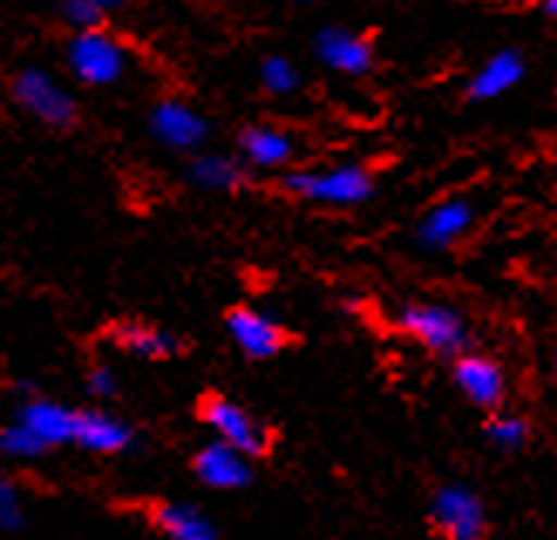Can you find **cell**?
I'll use <instances>...</instances> for the list:
<instances>
[{"label": "cell", "mask_w": 557, "mask_h": 540, "mask_svg": "<svg viewBox=\"0 0 557 540\" xmlns=\"http://www.w3.org/2000/svg\"><path fill=\"white\" fill-rule=\"evenodd\" d=\"M429 524L442 540H486L490 533V514L476 490L459 487H438L429 503Z\"/></svg>", "instance_id": "cell-4"}, {"label": "cell", "mask_w": 557, "mask_h": 540, "mask_svg": "<svg viewBox=\"0 0 557 540\" xmlns=\"http://www.w3.org/2000/svg\"><path fill=\"white\" fill-rule=\"evenodd\" d=\"M17 421L27 425V429H32V432L51 449V445L72 442V421H75V412H72V408H62V405H54V402H45V397H32L27 405H21Z\"/></svg>", "instance_id": "cell-18"}, {"label": "cell", "mask_w": 557, "mask_h": 540, "mask_svg": "<svg viewBox=\"0 0 557 540\" xmlns=\"http://www.w3.org/2000/svg\"><path fill=\"white\" fill-rule=\"evenodd\" d=\"M14 99L24 112H32L35 120L48 126L75 123V99L45 69H24L14 78Z\"/></svg>", "instance_id": "cell-7"}, {"label": "cell", "mask_w": 557, "mask_h": 540, "mask_svg": "<svg viewBox=\"0 0 557 540\" xmlns=\"http://www.w3.org/2000/svg\"><path fill=\"white\" fill-rule=\"evenodd\" d=\"M225 327H228V336L235 340V347L248 360H269L275 354H283L289 344L286 327L256 306H235L225 317Z\"/></svg>", "instance_id": "cell-8"}, {"label": "cell", "mask_w": 557, "mask_h": 540, "mask_svg": "<svg viewBox=\"0 0 557 540\" xmlns=\"http://www.w3.org/2000/svg\"><path fill=\"white\" fill-rule=\"evenodd\" d=\"M194 476H198L205 487H211V490H225V493H232V490H245L248 482L256 479V472H252V459L245 456V452H238L235 445H228V442H221V439H214V442H208L198 456H194Z\"/></svg>", "instance_id": "cell-10"}, {"label": "cell", "mask_w": 557, "mask_h": 540, "mask_svg": "<svg viewBox=\"0 0 557 540\" xmlns=\"http://www.w3.org/2000/svg\"><path fill=\"white\" fill-rule=\"evenodd\" d=\"M453 384L472 408H480L486 415L504 408L510 394L504 364L480 351H462L459 357H453Z\"/></svg>", "instance_id": "cell-6"}, {"label": "cell", "mask_w": 557, "mask_h": 540, "mask_svg": "<svg viewBox=\"0 0 557 540\" xmlns=\"http://www.w3.org/2000/svg\"><path fill=\"white\" fill-rule=\"evenodd\" d=\"M472 221H476V208L466 197H445V201H435L418 221V245L429 251L453 248L472 229Z\"/></svg>", "instance_id": "cell-11"}, {"label": "cell", "mask_w": 557, "mask_h": 540, "mask_svg": "<svg viewBox=\"0 0 557 540\" xmlns=\"http://www.w3.org/2000/svg\"><path fill=\"white\" fill-rule=\"evenodd\" d=\"M113 340L120 351H126L133 357H144V360H166V357L181 354V340L160 327H150V323H120V327H113Z\"/></svg>", "instance_id": "cell-17"}, {"label": "cell", "mask_w": 557, "mask_h": 540, "mask_svg": "<svg viewBox=\"0 0 557 540\" xmlns=\"http://www.w3.org/2000/svg\"><path fill=\"white\" fill-rule=\"evenodd\" d=\"M198 418L214 432V439L235 445L248 459H262L272 449V432L265 425L225 394H205L198 405Z\"/></svg>", "instance_id": "cell-3"}, {"label": "cell", "mask_w": 557, "mask_h": 540, "mask_svg": "<svg viewBox=\"0 0 557 540\" xmlns=\"http://www.w3.org/2000/svg\"><path fill=\"white\" fill-rule=\"evenodd\" d=\"M102 8L92 0H62V17L75 27V32H92L102 24Z\"/></svg>", "instance_id": "cell-23"}, {"label": "cell", "mask_w": 557, "mask_h": 540, "mask_svg": "<svg viewBox=\"0 0 557 540\" xmlns=\"http://www.w3.org/2000/svg\"><path fill=\"white\" fill-rule=\"evenodd\" d=\"M86 391H89L92 397H99V402H106V397H113V394L120 391V381H116V375H113V367H106V364L92 367L89 378H86Z\"/></svg>", "instance_id": "cell-25"}, {"label": "cell", "mask_w": 557, "mask_h": 540, "mask_svg": "<svg viewBox=\"0 0 557 540\" xmlns=\"http://www.w3.org/2000/svg\"><path fill=\"white\" fill-rule=\"evenodd\" d=\"M147 517H150V524L166 540H221L214 524L201 514L198 506H187V503H150Z\"/></svg>", "instance_id": "cell-16"}, {"label": "cell", "mask_w": 557, "mask_h": 540, "mask_svg": "<svg viewBox=\"0 0 557 540\" xmlns=\"http://www.w3.org/2000/svg\"><path fill=\"white\" fill-rule=\"evenodd\" d=\"M0 452H4V456H17V459H35V456H45L48 445L27 429V425L14 421L11 429H0Z\"/></svg>", "instance_id": "cell-22"}, {"label": "cell", "mask_w": 557, "mask_h": 540, "mask_svg": "<svg viewBox=\"0 0 557 540\" xmlns=\"http://www.w3.org/2000/svg\"><path fill=\"white\" fill-rule=\"evenodd\" d=\"M72 442L86 452H96V456H116L133 445V429L106 412H75Z\"/></svg>", "instance_id": "cell-14"}, {"label": "cell", "mask_w": 557, "mask_h": 540, "mask_svg": "<svg viewBox=\"0 0 557 540\" xmlns=\"http://www.w3.org/2000/svg\"><path fill=\"white\" fill-rule=\"evenodd\" d=\"M527 75V62H523V54L517 48H499L493 51L490 59L469 75L466 82V96L472 102H493L499 96H507L513 93L517 85L523 82Z\"/></svg>", "instance_id": "cell-13"}, {"label": "cell", "mask_w": 557, "mask_h": 540, "mask_svg": "<svg viewBox=\"0 0 557 540\" xmlns=\"http://www.w3.org/2000/svg\"><path fill=\"white\" fill-rule=\"evenodd\" d=\"M150 133L171 150H198L208 136V123L181 99H163L150 112Z\"/></svg>", "instance_id": "cell-12"}, {"label": "cell", "mask_w": 557, "mask_h": 540, "mask_svg": "<svg viewBox=\"0 0 557 540\" xmlns=\"http://www.w3.org/2000/svg\"><path fill=\"white\" fill-rule=\"evenodd\" d=\"M0 527H11L17 530L21 527V500H17V487L8 479V476H0Z\"/></svg>", "instance_id": "cell-24"}, {"label": "cell", "mask_w": 557, "mask_h": 540, "mask_svg": "<svg viewBox=\"0 0 557 540\" xmlns=\"http://www.w3.org/2000/svg\"><path fill=\"white\" fill-rule=\"evenodd\" d=\"M392 323L398 333H405L435 357H459L462 351H469V336H472L469 323L449 303H432V299L405 303Z\"/></svg>", "instance_id": "cell-2"}, {"label": "cell", "mask_w": 557, "mask_h": 540, "mask_svg": "<svg viewBox=\"0 0 557 540\" xmlns=\"http://www.w3.org/2000/svg\"><path fill=\"white\" fill-rule=\"evenodd\" d=\"M550 375H554V388H557V351H554V357H550Z\"/></svg>", "instance_id": "cell-28"}, {"label": "cell", "mask_w": 557, "mask_h": 540, "mask_svg": "<svg viewBox=\"0 0 557 540\" xmlns=\"http://www.w3.org/2000/svg\"><path fill=\"white\" fill-rule=\"evenodd\" d=\"M259 78L265 85V93H272V96H289L299 89V69L286 59V54H269L259 69Z\"/></svg>", "instance_id": "cell-21"}, {"label": "cell", "mask_w": 557, "mask_h": 540, "mask_svg": "<svg viewBox=\"0 0 557 540\" xmlns=\"http://www.w3.org/2000/svg\"><path fill=\"white\" fill-rule=\"evenodd\" d=\"M187 177L201 191H235L245 177V170L235 157L225 154H201L187 167Z\"/></svg>", "instance_id": "cell-19"}, {"label": "cell", "mask_w": 557, "mask_h": 540, "mask_svg": "<svg viewBox=\"0 0 557 540\" xmlns=\"http://www.w3.org/2000/svg\"><path fill=\"white\" fill-rule=\"evenodd\" d=\"M278 187L310 205L357 208L371 201L377 181L364 163H337V167H320V170H289V174L278 181Z\"/></svg>", "instance_id": "cell-1"}, {"label": "cell", "mask_w": 557, "mask_h": 540, "mask_svg": "<svg viewBox=\"0 0 557 540\" xmlns=\"http://www.w3.org/2000/svg\"><path fill=\"white\" fill-rule=\"evenodd\" d=\"M313 51L330 72H341L347 78H360L374 69L371 38L350 32V27H323V32H317Z\"/></svg>", "instance_id": "cell-9"}, {"label": "cell", "mask_w": 557, "mask_h": 540, "mask_svg": "<svg viewBox=\"0 0 557 540\" xmlns=\"http://www.w3.org/2000/svg\"><path fill=\"white\" fill-rule=\"evenodd\" d=\"M238 150H242L245 163H252L259 170H278V167L293 163L296 139H293V133L278 130V126H248L238 136Z\"/></svg>", "instance_id": "cell-15"}, {"label": "cell", "mask_w": 557, "mask_h": 540, "mask_svg": "<svg viewBox=\"0 0 557 540\" xmlns=\"http://www.w3.org/2000/svg\"><path fill=\"white\" fill-rule=\"evenodd\" d=\"M92 4H99L102 11H109V8H120V4H123V0H92Z\"/></svg>", "instance_id": "cell-27"}, {"label": "cell", "mask_w": 557, "mask_h": 540, "mask_svg": "<svg viewBox=\"0 0 557 540\" xmlns=\"http://www.w3.org/2000/svg\"><path fill=\"white\" fill-rule=\"evenodd\" d=\"M541 11L557 21V0H541Z\"/></svg>", "instance_id": "cell-26"}, {"label": "cell", "mask_w": 557, "mask_h": 540, "mask_svg": "<svg viewBox=\"0 0 557 540\" xmlns=\"http://www.w3.org/2000/svg\"><path fill=\"white\" fill-rule=\"evenodd\" d=\"M65 62H69V72L78 82H86V85H113V82L123 78V72L129 65V54H126V48L113 35H106L102 27H92V32H78L69 41Z\"/></svg>", "instance_id": "cell-5"}, {"label": "cell", "mask_w": 557, "mask_h": 540, "mask_svg": "<svg viewBox=\"0 0 557 540\" xmlns=\"http://www.w3.org/2000/svg\"><path fill=\"white\" fill-rule=\"evenodd\" d=\"M486 442L499 452H520L531 442V421L513 412H490L486 418Z\"/></svg>", "instance_id": "cell-20"}]
</instances>
